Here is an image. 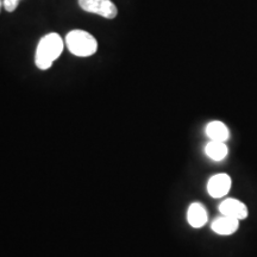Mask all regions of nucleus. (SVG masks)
<instances>
[{"instance_id":"obj_1","label":"nucleus","mask_w":257,"mask_h":257,"mask_svg":"<svg viewBox=\"0 0 257 257\" xmlns=\"http://www.w3.org/2000/svg\"><path fill=\"white\" fill-rule=\"evenodd\" d=\"M63 51V40L59 34L51 32L41 38L35 55L36 66L42 70L49 69L54 61L59 59Z\"/></svg>"},{"instance_id":"obj_2","label":"nucleus","mask_w":257,"mask_h":257,"mask_svg":"<svg viewBox=\"0 0 257 257\" xmlns=\"http://www.w3.org/2000/svg\"><path fill=\"white\" fill-rule=\"evenodd\" d=\"M66 46L73 55L88 57L95 54L98 49V42L87 31L73 30L67 34Z\"/></svg>"},{"instance_id":"obj_3","label":"nucleus","mask_w":257,"mask_h":257,"mask_svg":"<svg viewBox=\"0 0 257 257\" xmlns=\"http://www.w3.org/2000/svg\"><path fill=\"white\" fill-rule=\"evenodd\" d=\"M79 5L83 11L99 15L107 19H113L118 14L117 6L111 0H79Z\"/></svg>"},{"instance_id":"obj_4","label":"nucleus","mask_w":257,"mask_h":257,"mask_svg":"<svg viewBox=\"0 0 257 257\" xmlns=\"http://www.w3.org/2000/svg\"><path fill=\"white\" fill-rule=\"evenodd\" d=\"M231 188V179L227 174H217L212 176L207 184V191L211 197L221 198L227 194Z\"/></svg>"},{"instance_id":"obj_5","label":"nucleus","mask_w":257,"mask_h":257,"mask_svg":"<svg viewBox=\"0 0 257 257\" xmlns=\"http://www.w3.org/2000/svg\"><path fill=\"white\" fill-rule=\"evenodd\" d=\"M219 210L223 216L234 218V219H244L248 217V208L242 201L236 199H227L219 205Z\"/></svg>"},{"instance_id":"obj_6","label":"nucleus","mask_w":257,"mask_h":257,"mask_svg":"<svg viewBox=\"0 0 257 257\" xmlns=\"http://www.w3.org/2000/svg\"><path fill=\"white\" fill-rule=\"evenodd\" d=\"M187 219L189 225L195 229L204 226L207 221V212L204 205H201L200 202H193L188 208Z\"/></svg>"},{"instance_id":"obj_7","label":"nucleus","mask_w":257,"mask_h":257,"mask_svg":"<svg viewBox=\"0 0 257 257\" xmlns=\"http://www.w3.org/2000/svg\"><path fill=\"white\" fill-rule=\"evenodd\" d=\"M238 219L223 216L213 221V224H212V230L218 234H224V236H226V234H232L233 232H236V231L238 230Z\"/></svg>"},{"instance_id":"obj_8","label":"nucleus","mask_w":257,"mask_h":257,"mask_svg":"<svg viewBox=\"0 0 257 257\" xmlns=\"http://www.w3.org/2000/svg\"><path fill=\"white\" fill-rule=\"evenodd\" d=\"M206 134L212 141H218V142H225L230 137L229 128L221 121H212L208 124Z\"/></svg>"},{"instance_id":"obj_9","label":"nucleus","mask_w":257,"mask_h":257,"mask_svg":"<svg viewBox=\"0 0 257 257\" xmlns=\"http://www.w3.org/2000/svg\"><path fill=\"white\" fill-rule=\"evenodd\" d=\"M206 155L213 161H223L227 156L229 149L225 146V142H218V141H212L205 148Z\"/></svg>"},{"instance_id":"obj_10","label":"nucleus","mask_w":257,"mask_h":257,"mask_svg":"<svg viewBox=\"0 0 257 257\" xmlns=\"http://www.w3.org/2000/svg\"><path fill=\"white\" fill-rule=\"evenodd\" d=\"M19 4V0H3V5L6 11L14 12Z\"/></svg>"},{"instance_id":"obj_11","label":"nucleus","mask_w":257,"mask_h":257,"mask_svg":"<svg viewBox=\"0 0 257 257\" xmlns=\"http://www.w3.org/2000/svg\"><path fill=\"white\" fill-rule=\"evenodd\" d=\"M2 4H3V3H2V0H0V8H2Z\"/></svg>"}]
</instances>
